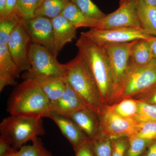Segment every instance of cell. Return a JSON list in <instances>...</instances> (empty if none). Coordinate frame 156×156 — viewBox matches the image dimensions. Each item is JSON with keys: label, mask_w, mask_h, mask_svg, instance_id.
<instances>
[{"label": "cell", "mask_w": 156, "mask_h": 156, "mask_svg": "<svg viewBox=\"0 0 156 156\" xmlns=\"http://www.w3.org/2000/svg\"><path fill=\"white\" fill-rule=\"evenodd\" d=\"M79 53L86 62L100 92L105 105H110L114 87L110 62L106 50L81 34L76 43Z\"/></svg>", "instance_id": "cell-1"}, {"label": "cell", "mask_w": 156, "mask_h": 156, "mask_svg": "<svg viewBox=\"0 0 156 156\" xmlns=\"http://www.w3.org/2000/svg\"><path fill=\"white\" fill-rule=\"evenodd\" d=\"M49 101L35 80L28 79L15 87L7 105L11 115L50 118Z\"/></svg>", "instance_id": "cell-2"}, {"label": "cell", "mask_w": 156, "mask_h": 156, "mask_svg": "<svg viewBox=\"0 0 156 156\" xmlns=\"http://www.w3.org/2000/svg\"><path fill=\"white\" fill-rule=\"evenodd\" d=\"M65 78L80 96L86 107L99 115L103 111V104L94 77L86 62L79 53L65 64Z\"/></svg>", "instance_id": "cell-3"}, {"label": "cell", "mask_w": 156, "mask_h": 156, "mask_svg": "<svg viewBox=\"0 0 156 156\" xmlns=\"http://www.w3.org/2000/svg\"><path fill=\"white\" fill-rule=\"evenodd\" d=\"M0 131L1 137L17 150L29 140L45 134L42 118L27 116L10 115L5 118L0 124Z\"/></svg>", "instance_id": "cell-4"}, {"label": "cell", "mask_w": 156, "mask_h": 156, "mask_svg": "<svg viewBox=\"0 0 156 156\" xmlns=\"http://www.w3.org/2000/svg\"><path fill=\"white\" fill-rule=\"evenodd\" d=\"M156 84V60L153 58L147 64L130 66L129 71L112 105L125 98H133Z\"/></svg>", "instance_id": "cell-5"}, {"label": "cell", "mask_w": 156, "mask_h": 156, "mask_svg": "<svg viewBox=\"0 0 156 156\" xmlns=\"http://www.w3.org/2000/svg\"><path fill=\"white\" fill-rule=\"evenodd\" d=\"M29 58L31 69L23 74L24 80L35 77H65V64L59 63L56 57L44 47L32 43Z\"/></svg>", "instance_id": "cell-6"}, {"label": "cell", "mask_w": 156, "mask_h": 156, "mask_svg": "<svg viewBox=\"0 0 156 156\" xmlns=\"http://www.w3.org/2000/svg\"><path fill=\"white\" fill-rule=\"evenodd\" d=\"M81 34L102 47L112 44L130 43L140 39L149 40L153 37L149 35L142 28L133 27L106 29L91 28Z\"/></svg>", "instance_id": "cell-7"}, {"label": "cell", "mask_w": 156, "mask_h": 156, "mask_svg": "<svg viewBox=\"0 0 156 156\" xmlns=\"http://www.w3.org/2000/svg\"><path fill=\"white\" fill-rule=\"evenodd\" d=\"M134 41L103 47L106 50L110 62L113 83V95L110 105L129 71L131 49Z\"/></svg>", "instance_id": "cell-8"}, {"label": "cell", "mask_w": 156, "mask_h": 156, "mask_svg": "<svg viewBox=\"0 0 156 156\" xmlns=\"http://www.w3.org/2000/svg\"><path fill=\"white\" fill-rule=\"evenodd\" d=\"M99 133L111 140L134 135L137 120L120 116L105 105L103 111L98 115Z\"/></svg>", "instance_id": "cell-9"}, {"label": "cell", "mask_w": 156, "mask_h": 156, "mask_svg": "<svg viewBox=\"0 0 156 156\" xmlns=\"http://www.w3.org/2000/svg\"><path fill=\"white\" fill-rule=\"evenodd\" d=\"M122 27L141 28L136 9V0H120L119 8L99 20L96 29Z\"/></svg>", "instance_id": "cell-10"}, {"label": "cell", "mask_w": 156, "mask_h": 156, "mask_svg": "<svg viewBox=\"0 0 156 156\" xmlns=\"http://www.w3.org/2000/svg\"><path fill=\"white\" fill-rule=\"evenodd\" d=\"M32 44L29 34L20 20L12 32L8 46L11 56L20 71H27L31 69L29 54Z\"/></svg>", "instance_id": "cell-11"}, {"label": "cell", "mask_w": 156, "mask_h": 156, "mask_svg": "<svg viewBox=\"0 0 156 156\" xmlns=\"http://www.w3.org/2000/svg\"><path fill=\"white\" fill-rule=\"evenodd\" d=\"M23 23L33 44L41 45L57 57L55 51L52 20L43 17L23 20Z\"/></svg>", "instance_id": "cell-12"}, {"label": "cell", "mask_w": 156, "mask_h": 156, "mask_svg": "<svg viewBox=\"0 0 156 156\" xmlns=\"http://www.w3.org/2000/svg\"><path fill=\"white\" fill-rule=\"evenodd\" d=\"M87 108L80 96L66 82L63 95L49 103L50 113L68 117L73 113Z\"/></svg>", "instance_id": "cell-13"}, {"label": "cell", "mask_w": 156, "mask_h": 156, "mask_svg": "<svg viewBox=\"0 0 156 156\" xmlns=\"http://www.w3.org/2000/svg\"><path fill=\"white\" fill-rule=\"evenodd\" d=\"M50 119L56 123L62 134L72 146L74 151L85 144L92 140L69 118L51 114Z\"/></svg>", "instance_id": "cell-14"}, {"label": "cell", "mask_w": 156, "mask_h": 156, "mask_svg": "<svg viewBox=\"0 0 156 156\" xmlns=\"http://www.w3.org/2000/svg\"><path fill=\"white\" fill-rule=\"evenodd\" d=\"M20 73L8 45L0 44V91L2 92L7 86L17 85V79Z\"/></svg>", "instance_id": "cell-15"}, {"label": "cell", "mask_w": 156, "mask_h": 156, "mask_svg": "<svg viewBox=\"0 0 156 156\" xmlns=\"http://www.w3.org/2000/svg\"><path fill=\"white\" fill-rule=\"evenodd\" d=\"M52 20L56 55L67 43L76 38L77 29L62 14Z\"/></svg>", "instance_id": "cell-16"}, {"label": "cell", "mask_w": 156, "mask_h": 156, "mask_svg": "<svg viewBox=\"0 0 156 156\" xmlns=\"http://www.w3.org/2000/svg\"><path fill=\"white\" fill-rule=\"evenodd\" d=\"M67 117L72 120L91 140L99 134L98 116L88 108L80 110Z\"/></svg>", "instance_id": "cell-17"}, {"label": "cell", "mask_w": 156, "mask_h": 156, "mask_svg": "<svg viewBox=\"0 0 156 156\" xmlns=\"http://www.w3.org/2000/svg\"><path fill=\"white\" fill-rule=\"evenodd\" d=\"M31 79L37 81L50 102L59 99L63 95L66 87L64 77H35Z\"/></svg>", "instance_id": "cell-18"}, {"label": "cell", "mask_w": 156, "mask_h": 156, "mask_svg": "<svg viewBox=\"0 0 156 156\" xmlns=\"http://www.w3.org/2000/svg\"><path fill=\"white\" fill-rule=\"evenodd\" d=\"M61 14L68 20L76 29L80 27L96 28L98 25L99 20L87 16L71 2L66 5Z\"/></svg>", "instance_id": "cell-19"}, {"label": "cell", "mask_w": 156, "mask_h": 156, "mask_svg": "<svg viewBox=\"0 0 156 156\" xmlns=\"http://www.w3.org/2000/svg\"><path fill=\"white\" fill-rule=\"evenodd\" d=\"M136 9L141 28L150 35L156 36V7L144 0H136Z\"/></svg>", "instance_id": "cell-20"}, {"label": "cell", "mask_w": 156, "mask_h": 156, "mask_svg": "<svg viewBox=\"0 0 156 156\" xmlns=\"http://www.w3.org/2000/svg\"><path fill=\"white\" fill-rule=\"evenodd\" d=\"M153 58L149 39H140L134 41L131 49L130 66L144 65L150 62Z\"/></svg>", "instance_id": "cell-21"}, {"label": "cell", "mask_w": 156, "mask_h": 156, "mask_svg": "<svg viewBox=\"0 0 156 156\" xmlns=\"http://www.w3.org/2000/svg\"><path fill=\"white\" fill-rule=\"evenodd\" d=\"M71 0H43L35 14V17L52 19L61 14Z\"/></svg>", "instance_id": "cell-22"}, {"label": "cell", "mask_w": 156, "mask_h": 156, "mask_svg": "<svg viewBox=\"0 0 156 156\" xmlns=\"http://www.w3.org/2000/svg\"><path fill=\"white\" fill-rule=\"evenodd\" d=\"M115 113L127 119H135L138 112V102L132 98H125L112 105H107Z\"/></svg>", "instance_id": "cell-23"}, {"label": "cell", "mask_w": 156, "mask_h": 156, "mask_svg": "<svg viewBox=\"0 0 156 156\" xmlns=\"http://www.w3.org/2000/svg\"><path fill=\"white\" fill-rule=\"evenodd\" d=\"M22 20L18 14L9 18L0 19V44L8 45L12 32Z\"/></svg>", "instance_id": "cell-24"}, {"label": "cell", "mask_w": 156, "mask_h": 156, "mask_svg": "<svg viewBox=\"0 0 156 156\" xmlns=\"http://www.w3.org/2000/svg\"><path fill=\"white\" fill-rule=\"evenodd\" d=\"M31 141V145H23L19 149L18 156H53L37 136L33 138Z\"/></svg>", "instance_id": "cell-25"}, {"label": "cell", "mask_w": 156, "mask_h": 156, "mask_svg": "<svg viewBox=\"0 0 156 156\" xmlns=\"http://www.w3.org/2000/svg\"><path fill=\"white\" fill-rule=\"evenodd\" d=\"M43 0H17V12L23 20L34 18L35 14Z\"/></svg>", "instance_id": "cell-26"}, {"label": "cell", "mask_w": 156, "mask_h": 156, "mask_svg": "<svg viewBox=\"0 0 156 156\" xmlns=\"http://www.w3.org/2000/svg\"><path fill=\"white\" fill-rule=\"evenodd\" d=\"M128 138L129 144L125 156H142L152 142L134 135Z\"/></svg>", "instance_id": "cell-27"}, {"label": "cell", "mask_w": 156, "mask_h": 156, "mask_svg": "<svg viewBox=\"0 0 156 156\" xmlns=\"http://www.w3.org/2000/svg\"><path fill=\"white\" fill-rule=\"evenodd\" d=\"M71 2L86 15L93 19L100 20L106 15L91 0H71Z\"/></svg>", "instance_id": "cell-28"}, {"label": "cell", "mask_w": 156, "mask_h": 156, "mask_svg": "<svg viewBox=\"0 0 156 156\" xmlns=\"http://www.w3.org/2000/svg\"><path fill=\"white\" fill-rule=\"evenodd\" d=\"M136 120V132L134 135L151 141L156 139V122Z\"/></svg>", "instance_id": "cell-29"}, {"label": "cell", "mask_w": 156, "mask_h": 156, "mask_svg": "<svg viewBox=\"0 0 156 156\" xmlns=\"http://www.w3.org/2000/svg\"><path fill=\"white\" fill-rule=\"evenodd\" d=\"M92 142L95 156H112V140L98 134Z\"/></svg>", "instance_id": "cell-30"}, {"label": "cell", "mask_w": 156, "mask_h": 156, "mask_svg": "<svg viewBox=\"0 0 156 156\" xmlns=\"http://www.w3.org/2000/svg\"><path fill=\"white\" fill-rule=\"evenodd\" d=\"M137 101L138 102V115L134 119L156 122V105Z\"/></svg>", "instance_id": "cell-31"}, {"label": "cell", "mask_w": 156, "mask_h": 156, "mask_svg": "<svg viewBox=\"0 0 156 156\" xmlns=\"http://www.w3.org/2000/svg\"><path fill=\"white\" fill-rule=\"evenodd\" d=\"M112 156H125L128 147V137L112 140Z\"/></svg>", "instance_id": "cell-32"}, {"label": "cell", "mask_w": 156, "mask_h": 156, "mask_svg": "<svg viewBox=\"0 0 156 156\" xmlns=\"http://www.w3.org/2000/svg\"><path fill=\"white\" fill-rule=\"evenodd\" d=\"M132 98L138 101L156 105V84Z\"/></svg>", "instance_id": "cell-33"}, {"label": "cell", "mask_w": 156, "mask_h": 156, "mask_svg": "<svg viewBox=\"0 0 156 156\" xmlns=\"http://www.w3.org/2000/svg\"><path fill=\"white\" fill-rule=\"evenodd\" d=\"M17 0H6L5 6L2 14L0 15V19L9 18L17 14Z\"/></svg>", "instance_id": "cell-34"}, {"label": "cell", "mask_w": 156, "mask_h": 156, "mask_svg": "<svg viewBox=\"0 0 156 156\" xmlns=\"http://www.w3.org/2000/svg\"><path fill=\"white\" fill-rule=\"evenodd\" d=\"M75 152V156H95L92 140L82 146Z\"/></svg>", "instance_id": "cell-35"}, {"label": "cell", "mask_w": 156, "mask_h": 156, "mask_svg": "<svg viewBox=\"0 0 156 156\" xmlns=\"http://www.w3.org/2000/svg\"><path fill=\"white\" fill-rule=\"evenodd\" d=\"M13 147L7 140L0 136V156L7 153Z\"/></svg>", "instance_id": "cell-36"}, {"label": "cell", "mask_w": 156, "mask_h": 156, "mask_svg": "<svg viewBox=\"0 0 156 156\" xmlns=\"http://www.w3.org/2000/svg\"><path fill=\"white\" fill-rule=\"evenodd\" d=\"M142 156H156V139L153 140Z\"/></svg>", "instance_id": "cell-37"}, {"label": "cell", "mask_w": 156, "mask_h": 156, "mask_svg": "<svg viewBox=\"0 0 156 156\" xmlns=\"http://www.w3.org/2000/svg\"><path fill=\"white\" fill-rule=\"evenodd\" d=\"M152 49L153 58L156 60V37H153L149 39Z\"/></svg>", "instance_id": "cell-38"}, {"label": "cell", "mask_w": 156, "mask_h": 156, "mask_svg": "<svg viewBox=\"0 0 156 156\" xmlns=\"http://www.w3.org/2000/svg\"><path fill=\"white\" fill-rule=\"evenodd\" d=\"M1 156H18V151L13 147L7 153Z\"/></svg>", "instance_id": "cell-39"}, {"label": "cell", "mask_w": 156, "mask_h": 156, "mask_svg": "<svg viewBox=\"0 0 156 156\" xmlns=\"http://www.w3.org/2000/svg\"><path fill=\"white\" fill-rule=\"evenodd\" d=\"M6 0H0V15L2 14L5 6Z\"/></svg>", "instance_id": "cell-40"}, {"label": "cell", "mask_w": 156, "mask_h": 156, "mask_svg": "<svg viewBox=\"0 0 156 156\" xmlns=\"http://www.w3.org/2000/svg\"><path fill=\"white\" fill-rule=\"evenodd\" d=\"M144 1L148 5L156 7V0H144Z\"/></svg>", "instance_id": "cell-41"}]
</instances>
